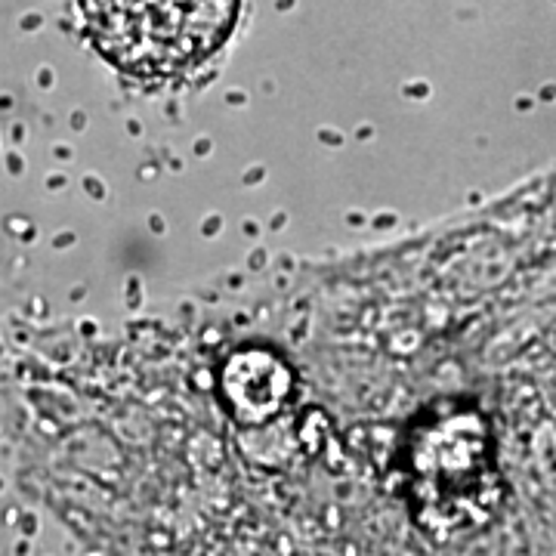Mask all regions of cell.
Segmentation results:
<instances>
[{
    "label": "cell",
    "instance_id": "obj_1",
    "mask_svg": "<svg viewBox=\"0 0 556 556\" xmlns=\"http://www.w3.org/2000/svg\"><path fill=\"white\" fill-rule=\"evenodd\" d=\"M102 56L136 78H170L210 59L238 0H84Z\"/></svg>",
    "mask_w": 556,
    "mask_h": 556
},
{
    "label": "cell",
    "instance_id": "obj_2",
    "mask_svg": "<svg viewBox=\"0 0 556 556\" xmlns=\"http://www.w3.org/2000/svg\"><path fill=\"white\" fill-rule=\"evenodd\" d=\"M423 522L439 532H467L485 522L497 504V479L485 426L473 414L436 423L414 451Z\"/></svg>",
    "mask_w": 556,
    "mask_h": 556
}]
</instances>
